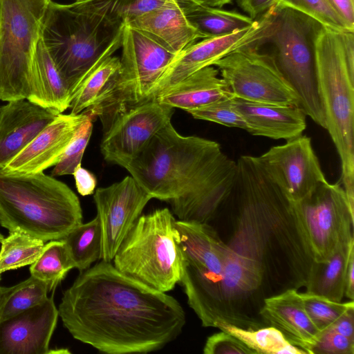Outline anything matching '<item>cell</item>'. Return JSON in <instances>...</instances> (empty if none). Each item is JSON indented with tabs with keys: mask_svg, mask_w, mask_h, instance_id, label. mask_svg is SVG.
I'll return each mask as SVG.
<instances>
[{
	"mask_svg": "<svg viewBox=\"0 0 354 354\" xmlns=\"http://www.w3.org/2000/svg\"><path fill=\"white\" fill-rule=\"evenodd\" d=\"M189 22L203 39L232 32L251 26L254 20L245 14L189 3L181 6Z\"/></svg>",
	"mask_w": 354,
	"mask_h": 354,
	"instance_id": "cell-27",
	"label": "cell"
},
{
	"mask_svg": "<svg viewBox=\"0 0 354 354\" xmlns=\"http://www.w3.org/2000/svg\"><path fill=\"white\" fill-rule=\"evenodd\" d=\"M175 1H177L180 6L185 5L187 3H194V2H192V0H175Z\"/></svg>",
	"mask_w": 354,
	"mask_h": 354,
	"instance_id": "cell-48",
	"label": "cell"
},
{
	"mask_svg": "<svg viewBox=\"0 0 354 354\" xmlns=\"http://www.w3.org/2000/svg\"><path fill=\"white\" fill-rule=\"evenodd\" d=\"M259 315L265 326L277 328L291 344L311 354L320 331L306 313L297 289L266 298Z\"/></svg>",
	"mask_w": 354,
	"mask_h": 354,
	"instance_id": "cell-21",
	"label": "cell"
},
{
	"mask_svg": "<svg viewBox=\"0 0 354 354\" xmlns=\"http://www.w3.org/2000/svg\"><path fill=\"white\" fill-rule=\"evenodd\" d=\"M27 99L0 107V169L23 150L59 114Z\"/></svg>",
	"mask_w": 354,
	"mask_h": 354,
	"instance_id": "cell-20",
	"label": "cell"
},
{
	"mask_svg": "<svg viewBox=\"0 0 354 354\" xmlns=\"http://www.w3.org/2000/svg\"><path fill=\"white\" fill-rule=\"evenodd\" d=\"M333 7L342 17L348 28L354 30L353 0H328Z\"/></svg>",
	"mask_w": 354,
	"mask_h": 354,
	"instance_id": "cell-44",
	"label": "cell"
},
{
	"mask_svg": "<svg viewBox=\"0 0 354 354\" xmlns=\"http://www.w3.org/2000/svg\"><path fill=\"white\" fill-rule=\"evenodd\" d=\"M74 268L66 246L62 239L52 240L45 243L36 261L30 266V275L46 282L54 290Z\"/></svg>",
	"mask_w": 354,
	"mask_h": 354,
	"instance_id": "cell-31",
	"label": "cell"
},
{
	"mask_svg": "<svg viewBox=\"0 0 354 354\" xmlns=\"http://www.w3.org/2000/svg\"><path fill=\"white\" fill-rule=\"evenodd\" d=\"M354 31H346L340 34L345 58L352 75L354 76Z\"/></svg>",
	"mask_w": 354,
	"mask_h": 354,
	"instance_id": "cell-45",
	"label": "cell"
},
{
	"mask_svg": "<svg viewBox=\"0 0 354 354\" xmlns=\"http://www.w3.org/2000/svg\"><path fill=\"white\" fill-rule=\"evenodd\" d=\"M204 354H256L234 335L221 330L207 337Z\"/></svg>",
	"mask_w": 354,
	"mask_h": 354,
	"instance_id": "cell-38",
	"label": "cell"
},
{
	"mask_svg": "<svg viewBox=\"0 0 354 354\" xmlns=\"http://www.w3.org/2000/svg\"><path fill=\"white\" fill-rule=\"evenodd\" d=\"M124 23L175 55L203 39L175 0H167L160 8Z\"/></svg>",
	"mask_w": 354,
	"mask_h": 354,
	"instance_id": "cell-23",
	"label": "cell"
},
{
	"mask_svg": "<svg viewBox=\"0 0 354 354\" xmlns=\"http://www.w3.org/2000/svg\"><path fill=\"white\" fill-rule=\"evenodd\" d=\"M93 117L90 114L82 124L66 149L59 161L55 165L51 176L73 175L81 165L82 159L93 131Z\"/></svg>",
	"mask_w": 354,
	"mask_h": 354,
	"instance_id": "cell-36",
	"label": "cell"
},
{
	"mask_svg": "<svg viewBox=\"0 0 354 354\" xmlns=\"http://www.w3.org/2000/svg\"><path fill=\"white\" fill-rule=\"evenodd\" d=\"M278 0H236L246 15L256 19L277 3Z\"/></svg>",
	"mask_w": 354,
	"mask_h": 354,
	"instance_id": "cell-42",
	"label": "cell"
},
{
	"mask_svg": "<svg viewBox=\"0 0 354 354\" xmlns=\"http://www.w3.org/2000/svg\"><path fill=\"white\" fill-rule=\"evenodd\" d=\"M45 242L20 231L9 232L1 241L0 274L34 263Z\"/></svg>",
	"mask_w": 354,
	"mask_h": 354,
	"instance_id": "cell-33",
	"label": "cell"
},
{
	"mask_svg": "<svg viewBox=\"0 0 354 354\" xmlns=\"http://www.w3.org/2000/svg\"><path fill=\"white\" fill-rule=\"evenodd\" d=\"M75 1H83V0H75Z\"/></svg>",
	"mask_w": 354,
	"mask_h": 354,
	"instance_id": "cell-51",
	"label": "cell"
},
{
	"mask_svg": "<svg viewBox=\"0 0 354 354\" xmlns=\"http://www.w3.org/2000/svg\"><path fill=\"white\" fill-rule=\"evenodd\" d=\"M3 238H4L3 235L0 232V243L3 240Z\"/></svg>",
	"mask_w": 354,
	"mask_h": 354,
	"instance_id": "cell-50",
	"label": "cell"
},
{
	"mask_svg": "<svg viewBox=\"0 0 354 354\" xmlns=\"http://www.w3.org/2000/svg\"><path fill=\"white\" fill-rule=\"evenodd\" d=\"M50 291L46 282L31 275L10 287L0 286V322L43 303Z\"/></svg>",
	"mask_w": 354,
	"mask_h": 354,
	"instance_id": "cell-30",
	"label": "cell"
},
{
	"mask_svg": "<svg viewBox=\"0 0 354 354\" xmlns=\"http://www.w3.org/2000/svg\"><path fill=\"white\" fill-rule=\"evenodd\" d=\"M120 57L110 55L97 63L85 77L75 93L71 113L79 114L91 108L120 67Z\"/></svg>",
	"mask_w": 354,
	"mask_h": 354,
	"instance_id": "cell-32",
	"label": "cell"
},
{
	"mask_svg": "<svg viewBox=\"0 0 354 354\" xmlns=\"http://www.w3.org/2000/svg\"><path fill=\"white\" fill-rule=\"evenodd\" d=\"M354 239L342 245L328 261H313L306 285L307 292L340 302L344 295L346 274Z\"/></svg>",
	"mask_w": 354,
	"mask_h": 354,
	"instance_id": "cell-26",
	"label": "cell"
},
{
	"mask_svg": "<svg viewBox=\"0 0 354 354\" xmlns=\"http://www.w3.org/2000/svg\"><path fill=\"white\" fill-rule=\"evenodd\" d=\"M230 97H234L218 70L209 66L158 93L152 100L187 111Z\"/></svg>",
	"mask_w": 354,
	"mask_h": 354,
	"instance_id": "cell-24",
	"label": "cell"
},
{
	"mask_svg": "<svg viewBox=\"0 0 354 354\" xmlns=\"http://www.w3.org/2000/svg\"><path fill=\"white\" fill-rule=\"evenodd\" d=\"M0 281H1V274H0Z\"/></svg>",
	"mask_w": 354,
	"mask_h": 354,
	"instance_id": "cell-52",
	"label": "cell"
},
{
	"mask_svg": "<svg viewBox=\"0 0 354 354\" xmlns=\"http://www.w3.org/2000/svg\"><path fill=\"white\" fill-rule=\"evenodd\" d=\"M58 313L74 339L108 354L158 351L186 323L174 297L103 260L80 272L64 292Z\"/></svg>",
	"mask_w": 354,
	"mask_h": 354,
	"instance_id": "cell-1",
	"label": "cell"
},
{
	"mask_svg": "<svg viewBox=\"0 0 354 354\" xmlns=\"http://www.w3.org/2000/svg\"><path fill=\"white\" fill-rule=\"evenodd\" d=\"M151 198L131 176L108 187L97 189L93 199L102 231L101 260L113 261Z\"/></svg>",
	"mask_w": 354,
	"mask_h": 354,
	"instance_id": "cell-14",
	"label": "cell"
},
{
	"mask_svg": "<svg viewBox=\"0 0 354 354\" xmlns=\"http://www.w3.org/2000/svg\"><path fill=\"white\" fill-rule=\"evenodd\" d=\"M300 295L306 313L320 332L330 328L344 313L354 308L353 300L337 302L307 292Z\"/></svg>",
	"mask_w": 354,
	"mask_h": 354,
	"instance_id": "cell-35",
	"label": "cell"
},
{
	"mask_svg": "<svg viewBox=\"0 0 354 354\" xmlns=\"http://www.w3.org/2000/svg\"><path fill=\"white\" fill-rule=\"evenodd\" d=\"M176 241L183 257L182 277L209 282L221 274L227 244L209 223L176 220Z\"/></svg>",
	"mask_w": 354,
	"mask_h": 354,
	"instance_id": "cell-17",
	"label": "cell"
},
{
	"mask_svg": "<svg viewBox=\"0 0 354 354\" xmlns=\"http://www.w3.org/2000/svg\"><path fill=\"white\" fill-rule=\"evenodd\" d=\"M62 240L74 268L80 272L101 260L102 231L97 216L86 223L76 226Z\"/></svg>",
	"mask_w": 354,
	"mask_h": 354,
	"instance_id": "cell-28",
	"label": "cell"
},
{
	"mask_svg": "<svg viewBox=\"0 0 354 354\" xmlns=\"http://www.w3.org/2000/svg\"><path fill=\"white\" fill-rule=\"evenodd\" d=\"M167 1L118 0L117 12L123 21H127L160 8Z\"/></svg>",
	"mask_w": 354,
	"mask_h": 354,
	"instance_id": "cell-40",
	"label": "cell"
},
{
	"mask_svg": "<svg viewBox=\"0 0 354 354\" xmlns=\"http://www.w3.org/2000/svg\"><path fill=\"white\" fill-rule=\"evenodd\" d=\"M328 328L348 338L354 339V308L344 313Z\"/></svg>",
	"mask_w": 354,
	"mask_h": 354,
	"instance_id": "cell-43",
	"label": "cell"
},
{
	"mask_svg": "<svg viewBox=\"0 0 354 354\" xmlns=\"http://www.w3.org/2000/svg\"><path fill=\"white\" fill-rule=\"evenodd\" d=\"M281 8L295 10L312 18L323 27L342 33L354 31L348 28L344 20L328 0H278Z\"/></svg>",
	"mask_w": 354,
	"mask_h": 354,
	"instance_id": "cell-34",
	"label": "cell"
},
{
	"mask_svg": "<svg viewBox=\"0 0 354 354\" xmlns=\"http://www.w3.org/2000/svg\"><path fill=\"white\" fill-rule=\"evenodd\" d=\"M35 80L27 100L62 113L70 107L71 95L41 39L35 54Z\"/></svg>",
	"mask_w": 354,
	"mask_h": 354,
	"instance_id": "cell-25",
	"label": "cell"
},
{
	"mask_svg": "<svg viewBox=\"0 0 354 354\" xmlns=\"http://www.w3.org/2000/svg\"><path fill=\"white\" fill-rule=\"evenodd\" d=\"M52 0H1L0 100L28 99L35 80V54Z\"/></svg>",
	"mask_w": 354,
	"mask_h": 354,
	"instance_id": "cell-10",
	"label": "cell"
},
{
	"mask_svg": "<svg viewBox=\"0 0 354 354\" xmlns=\"http://www.w3.org/2000/svg\"><path fill=\"white\" fill-rule=\"evenodd\" d=\"M174 108L151 100L119 115L104 132L100 150L107 162L122 167L169 122Z\"/></svg>",
	"mask_w": 354,
	"mask_h": 354,
	"instance_id": "cell-15",
	"label": "cell"
},
{
	"mask_svg": "<svg viewBox=\"0 0 354 354\" xmlns=\"http://www.w3.org/2000/svg\"><path fill=\"white\" fill-rule=\"evenodd\" d=\"M354 339L344 336L330 328L320 332L311 349V354H353Z\"/></svg>",
	"mask_w": 354,
	"mask_h": 354,
	"instance_id": "cell-39",
	"label": "cell"
},
{
	"mask_svg": "<svg viewBox=\"0 0 354 354\" xmlns=\"http://www.w3.org/2000/svg\"><path fill=\"white\" fill-rule=\"evenodd\" d=\"M118 1H51L48 6L41 39L72 99L91 69L121 46L124 21Z\"/></svg>",
	"mask_w": 354,
	"mask_h": 354,
	"instance_id": "cell-4",
	"label": "cell"
},
{
	"mask_svg": "<svg viewBox=\"0 0 354 354\" xmlns=\"http://www.w3.org/2000/svg\"><path fill=\"white\" fill-rule=\"evenodd\" d=\"M82 223L80 200L65 183L44 171L0 169V225L44 242L64 239Z\"/></svg>",
	"mask_w": 354,
	"mask_h": 354,
	"instance_id": "cell-5",
	"label": "cell"
},
{
	"mask_svg": "<svg viewBox=\"0 0 354 354\" xmlns=\"http://www.w3.org/2000/svg\"><path fill=\"white\" fill-rule=\"evenodd\" d=\"M192 2L208 6L222 8L226 4H229L232 0H192Z\"/></svg>",
	"mask_w": 354,
	"mask_h": 354,
	"instance_id": "cell-47",
	"label": "cell"
},
{
	"mask_svg": "<svg viewBox=\"0 0 354 354\" xmlns=\"http://www.w3.org/2000/svg\"><path fill=\"white\" fill-rule=\"evenodd\" d=\"M120 64L94 104L85 111L100 119L104 132L127 109L151 101L175 54L124 23Z\"/></svg>",
	"mask_w": 354,
	"mask_h": 354,
	"instance_id": "cell-8",
	"label": "cell"
},
{
	"mask_svg": "<svg viewBox=\"0 0 354 354\" xmlns=\"http://www.w3.org/2000/svg\"><path fill=\"white\" fill-rule=\"evenodd\" d=\"M59 317L53 293L43 303L0 322V354H50Z\"/></svg>",
	"mask_w": 354,
	"mask_h": 354,
	"instance_id": "cell-18",
	"label": "cell"
},
{
	"mask_svg": "<svg viewBox=\"0 0 354 354\" xmlns=\"http://www.w3.org/2000/svg\"><path fill=\"white\" fill-rule=\"evenodd\" d=\"M213 66L217 68L234 97L299 106L297 93L279 71L272 56L259 46L236 50Z\"/></svg>",
	"mask_w": 354,
	"mask_h": 354,
	"instance_id": "cell-12",
	"label": "cell"
},
{
	"mask_svg": "<svg viewBox=\"0 0 354 354\" xmlns=\"http://www.w3.org/2000/svg\"><path fill=\"white\" fill-rule=\"evenodd\" d=\"M344 295L351 300L354 299V250L351 252L348 263Z\"/></svg>",
	"mask_w": 354,
	"mask_h": 354,
	"instance_id": "cell-46",
	"label": "cell"
},
{
	"mask_svg": "<svg viewBox=\"0 0 354 354\" xmlns=\"http://www.w3.org/2000/svg\"><path fill=\"white\" fill-rule=\"evenodd\" d=\"M315 51L325 129L339 156L343 188L354 209V76L339 32L322 26L315 38Z\"/></svg>",
	"mask_w": 354,
	"mask_h": 354,
	"instance_id": "cell-6",
	"label": "cell"
},
{
	"mask_svg": "<svg viewBox=\"0 0 354 354\" xmlns=\"http://www.w3.org/2000/svg\"><path fill=\"white\" fill-rule=\"evenodd\" d=\"M214 327L234 335L256 354H306L303 350L291 344L279 330L272 326L245 329L225 322H217Z\"/></svg>",
	"mask_w": 354,
	"mask_h": 354,
	"instance_id": "cell-29",
	"label": "cell"
},
{
	"mask_svg": "<svg viewBox=\"0 0 354 354\" xmlns=\"http://www.w3.org/2000/svg\"><path fill=\"white\" fill-rule=\"evenodd\" d=\"M295 204L313 261H328L354 239V209L339 184L321 183Z\"/></svg>",
	"mask_w": 354,
	"mask_h": 354,
	"instance_id": "cell-11",
	"label": "cell"
},
{
	"mask_svg": "<svg viewBox=\"0 0 354 354\" xmlns=\"http://www.w3.org/2000/svg\"><path fill=\"white\" fill-rule=\"evenodd\" d=\"M235 110L254 136L289 140L302 135L306 115L299 107L246 101L234 97Z\"/></svg>",
	"mask_w": 354,
	"mask_h": 354,
	"instance_id": "cell-22",
	"label": "cell"
},
{
	"mask_svg": "<svg viewBox=\"0 0 354 354\" xmlns=\"http://www.w3.org/2000/svg\"><path fill=\"white\" fill-rule=\"evenodd\" d=\"M275 4L254 20L250 26L232 32L202 39L176 53L158 80L153 97L194 73L209 66L243 48L257 46L268 32L275 17Z\"/></svg>",
	"mask_w": 354,
	"mask_h": 354,
	"instance_id": "cell-13",
	"label": "cell"
},
{
	"mask_svg": "<svg viewBox=\"0 0 354 354\" xmlns=\"http://www.w3.org/2000/svg\"><path fill=\"white\" fill-rule=\"evenodd\" d=\"M124 168L178 220L209 223L231 193L236 162L218 142L182 136L170 122Z\"/></svg>",
	"mask_w": 354,
	"mask_h": 354,
	"instance_id": "cell-2",
	"label": "cell"
},
{
	"mask_svg": "<svg viewBox=\"0 0 354 354\" xmlns=\"http://www.w3.org/2000/svg\"><path fill=\"white\" fill-rule=\"evenodd\" d=\"M73 175L80 194L85 196L93 193L97 185V180L91 172L82 167V165H79Z\"/></svg>",
	"mask_w": 354,
	"mask_h": 354,
	"instance_id": "cell-41",
	"label": "cell"
},
{
	"mask_svg": "<svg viewBox=\"0 0 354 354\" xmlns=\"http://www.w3.org/2000/svg\"><path fill=\"white\" fill-rule=\"evenodd\" d=\"M1 0H0V23H1Z\"/></svg>",
	"mask_w": 354,
	"mask_h": 354,
	"instance_id": "cell-49",
	"label": "cell"
},
{
	"mask_svg": "<svg viewBox=\"0 0 354 354\" xmlns=\"http://www.w3.org/2000/svg\"><path fill=\"white\" fill-rule=\"evenodd\" d=\"M90 113H59L3 168L19 173H37L55 166Z\"/></svg>",
	"mask_w": 354,
	"mask_h": 354,
	"instance_id": "cell-19",
	"label": "cell"
},
{
	"mask_svg": "<svg viewBox=\"0 0 354 354\" xmlns=\"http://www.w3.org/2000/svg\"><path fill=\"white\" fill-rule=\"evenodd\" d=\"M274 180L295 203L326 181L311 140L299 136L259 156Z\"/></svg>",
	"mask_w": 354,
	"mask_h": 354,
	"instance_id": "cell-16",
	"label": "cell"
},
{
	"mask_svg": "<svg viewBox=\"0 0 354 354\" xmlns=\"http://www.w3.org/2000/svg\"><path fill=\"white\" fill-rule=\"evenodd\" d=\"M234 97L219 100L209 104L187 110L194 118L214 122L226 127L248 131V127L233 106Z\"/></svg>",
	"mask_w": 354,
	"mask_h": 354,
	"instance_id": "cell-37",
	"label": "cell"
},
{
	"mask_svg": "<svg viewBox=\"0 0 354 354\" xmlns=\"http://www.w3.org/2000/svg\"><path fill=\"white\" fill-rule=\"evenodd\" d=\"M230 205L227 252L259 266L274 294L304 285L302 243L296 225L274 192L246 172L236 173Z\"/></svg>",
	"mask_w": 354,
	"mask_h": 354,
	"instance_id": "cell-3",
	"label": "cell"
},
{
	"mask_svg": "<svg viewBox=\"0 0 354 354\" xmlns=\"http://www.w3.org/2000/svg\"><path fill=\"white\" fill-rule=\"evenodd\" d=\"M277 6L273 22L259 46L270 48L269 53L297 93L299 107L325 129L315 51V38L322 26L295 10Z\"/></svg>",
	"mask_w": 354,
	"mask_h": 354,
	"instance_id": "cell-9",
	"label": "cell"
},
{
	"mask_svg": "<svg viewBox=\"0 0 354 354\" xmlns=\"http://www.w3.org/2000/svg\"><path fill=\"white\" fill-rule=\"evenodd\" d=\"M175 221L167 207L140 215L118 248L113 266L156 290H173L180 281L183 263Z\"/></svg>",
	"mask_w": 354,
	"mask_h": 354,
	"instance_id": "cell-7",
	"label": "cell"
}]
</instances>
